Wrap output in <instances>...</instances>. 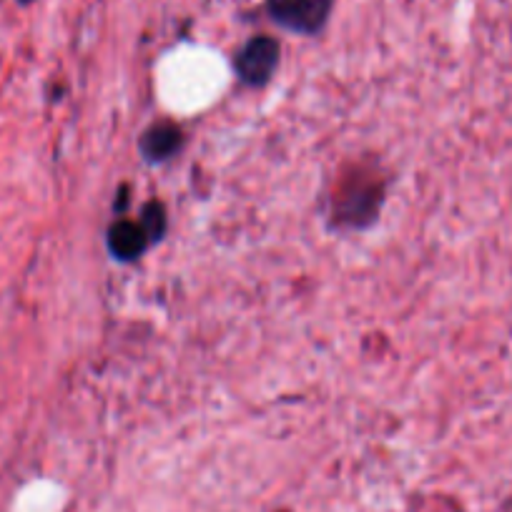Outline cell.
Returning a JSON list of instances; mask_svg holds the SVG:
<instances>
[{"mask_svg": "<svg viewBox=\"0 0 512 512\" xmlns=\"http://www.w3.org/2000/svg\"><path fill=\"white\" fill-rule=\"evenodd\" d=\"M379 204H382V184L374 176H354L337 196L334 216L339 224L362 229L372 224L374 216L379 214Z\"/></svg>", "mask_w": 512, "mask_h": 512, "instance_id": "obj_1", "label": "cell"}, {"mask_svg": "<svg viewBox=\"0 0 512 512\" xmlns=\"http://www.w3.org/2000/svg\"><path fill=\"white\" fill-rule=\"evenodd\" d=\"M334 0H267V13L284 31L317 36L332 16Z\"/></svg>", "mask_w": 512, "mask_h": 512, "instance_id": "obj_2", "label": "cell"}, {"mask_svg": "<svg viewBox=\"0 0 512 512\" xmlns=\"http://www.w3.org/2000/svg\"><path fill=\"white\" fill-rule=\"evenodd\" d=\"M279 56H282V46L277 38L272 36H254L246 41V46L236 53L234 68L236 76L244 86L262 88L272 81V76L279 68Z\"/></svg>", "mask_w": 512, "mask_h": 512, "instance_id": "obj_3", "label": "cell"}, {"mask_svg": "<svg viewBox=\"0 0 512 512\" xmlns=\"http://www.w3.org/2000/svg\"><path fill=\"white\" fill-rule=\"evenodd\" d=\"M184 149V131L174 121H156L139 139V151L149 164H164Z\"/></svg>", "mask_w": 512, "mask_h": 512, "instance_id": "obj_4", "label": "cell"}, {"mask_svg": "<svg viewBox=\"0 0 512 512\" xmlns=\"http://www.w3.org/2000/svg\"><path fill=\"white\" fill-rule=\"evenodd\" d=\"M149 246L151 239L141 221L118 219L108 229V251L118 262H136Z\"/></svg>", "mask_w": 512, "mask_h": 512, "instance_id": "obj_5", "label": "cell"}, {"mask_svg": "<svg viewBox=\"0 0 512 512\" xmlns=\"http://www.w3.org/2000/svg\"><path fill=\"white\" fill-rule=\"evenodd\" d=\"M141 226L146 229V234H149L151 244L154 241H159L161 236H164L166 231V209L161 201H149V204L144 206V211H141Z\"/></svg>", "mask_w": 512, "mask_h": 512, "instance_id": "obj_6", "label": "cell"}, {"mask_svg": "<svg viewBox=\"0 0 512 512\" xmlns=\"http://www.w3.org/2000/svg\"><path fill=\"white\" fill-rule=\"evenodd\" d=\"M18 3H21V6H31L33 0H18Z\"/></svg>", "mask_w": 512, "mask_h": 512, "instance_id": "obj_7", "label": "cell"}]
</instances>
